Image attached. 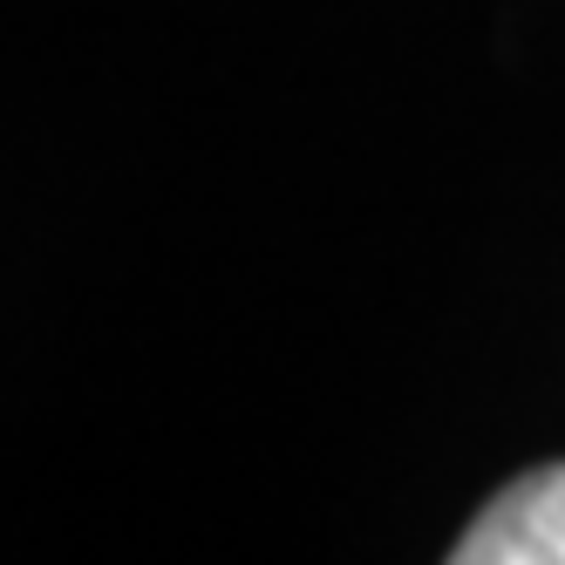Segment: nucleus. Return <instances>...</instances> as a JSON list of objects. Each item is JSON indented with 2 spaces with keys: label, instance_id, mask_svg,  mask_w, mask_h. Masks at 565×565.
<instances>
[{
  "label": "nucleus",
  "instance_id": "f257e3e1",
  "mask_svg": "<svg viewBox=\"0 0 565 565\" xmlns=\"http://www.w3.org/2000/svg\"><path fill=\"white\" fill-rule=\"evenodd\" d=\"M457 565H565V463L524 470L450 545Z\"/></svg>",
  "mask_w": 565,
  "mask_h": 565
}]
</instances>
